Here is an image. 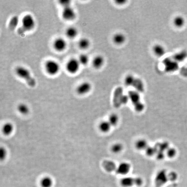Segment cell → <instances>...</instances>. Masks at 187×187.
Segmentation results:
<instances>
[{"mask_svg": "<svg viewBox=\"0 0 187 187\" xmlns=\"http://www.w3.org/2000/svg\"><path fill=\"white\" fill-rule=\"evenodd\" d=\"M35 24L34 16L30 14H26L22 19L21 26L17 29V34L22 35L27 32L32 30L34 28Z\"/></svg>", "mask_w": 187, "mask_h": 187, "instance_id": "cell-1", "label": "cell"}, {"mask_svg": "<svg viewBox=\"0 0 187 187\" xmlns=\"http://www.w3.org/2000/svg\"><path fill=\"white\" fill-rule=\"evenodd\" d=\"M15 71L16 75L25 80L27 84L31 87H34L36 85V80L33 77L30 71L27 68L21 66H17L15 69Z\"/></svg>", "mask_w": 187, "mask_h": 187, "instance_id": "cell-2", "label": "cell"}, {"mask_svg": "<svg viewBox=\"0 0 187 187\" xmlns=\"http://www.w3.org/2000/svg\"><path fill=\"white\" fill-rule=\"evenodd\" d=\"M121 185L123 187H131L134 185L140 186L143 184V180L140 177H126L121 179Z\"/></svg>", "mask_w": 187, "mask_h": 187, "instance_id": "cell-3", "label": "cell"}, {"mask_svg": "<svg viewBox=\"0 0 187 187\" xmlns=\"http://www.w3.org/2000/svg\"><path fill=\"white\" fill-rule=\"evenodd\" d=\"M45 69L49 75L53 76L57 74L60 70L59 64L54 60H48L45 64Z\"/></svg>", "mask_w": 187, "mask_h": 187, "instance_id": "cell-4", "label": "cell"}, {"mask_svg": "<svg viewBox=\"0 0 187 187\" xmlns=\"http://www.w3.org/2000/svg\"><path fill=\"white\" fill-rule=\"evenodd\" d=\"M168 181V175H167L166 170L164 169L160 170L157 173L155 178V187H162L166 184Z\"/></svg>", "mask_w": 187, "mask_h": 187, "instance_id": "cell-5", "label": "cell"}, {"mask_svg": "<svg viewBox=\"0 0 187 187\" xmlns=\"http://www.w3.org/2000/svg\"><path fill=\"white\" fill-rule=\"evenodd\" d=\"M80 64L78 59L72 58L67 62L66 64V69L69 73L75 74L79 71Z\"/></svg>", "mask_w": 187, "mask_h": 187, "instance_id": "cell-6", "label": "cell"}, {"mask_svg": "<svg viewBox=\"0 0 187 187\" xmlns=\"http://www.w3.org/2000/svg\"><path fill=\"white\" fill-rule=\"evenodd\" d=\"M62 16L65 20L70 21L75 19L76 14L75 11L70 6L63 8L62 12Z\"/></svg>", "mask_w": 187, "mask_h": 187, "instance_id": "cell-7", "label": "cell"}, {"mask_svg": "<svg viewBox=\"0 0 187 187\" xmlns=\"http://www.w3.org/2000/svg\"><path fill=\"white\" fill-rule=\"evenodd\" d=\"M123 89L121 87H119L115 89L113 95V103L114 107L119 108L121 105V101L123 94Z\"/></svg>", "mask_w": 187, "mask_h": 187, "instance_id": "cell-8", "label": "cell"}, {"mask_svg": "<svg viewBox=\"0 0 187 187\" xmlns=\"http://www.w3.org/2000/svg\"><path fill=\"white\" fill-rule=\"evenodd\" d=\"M54 49L58 52L63 51L67 47L66 41L65 39L61 37L57 38L54 41L53 43Z\"/></svg>", "mask_w": 187, "mask_h": 187, "instance_id": "cell-9", "label": "cell"}, {"mask_svg": "<svg viewBox=\"0 0 187 187\" xmlns=\"http://www.w3.org/2000/svg\"><path fill=\"white\" fill-rule=\"evenodd\" d=\"M92 89V85L89 82L84 81L78 86L77 88V92L79 94L82 95L90 92Z\"/></svg>", "mask_w": 187, "mask_h": 187, "instance_id": "cell-10", "label": "cell"}, {"mask_svg": "<svg viewBox=\"0 0 187 187\" xmlns=\"http://www.w3.org/2000/svg\"><path fill=\"white\" fill-rule=\"evenodd\" d=\"M130 168L131 166L129 163L127 162H122L116 168V173L119 175H126L130 171Z\"/></svg>", "mask_w": 187, "mask_h": 187, "instance_id": "cell-11", "label": "cell"}, {"mask_svg": "<svg viewBox=\"0 0 187 187\" xmlns=\"http://www.w3.org/2000/svg\"><path fill=\"white\" fill-rule=\"evenodd\" d=\"M128 95L130 100L132 102L134 106L141 103L140 102V96L139 93L136 91H129Z\"/></svg>", "mask_w": 187, "mask_h": 187, "instance_id": "cell-12", "label": "cell"}, {"mask_svg": "<svg viewBox=\"0 0 187 187\" xmlns=\"http://www.w3.org/2000/svg\"><path fill=\"white\" fill-rule=\"evenodd\" d=\"M166 69L168 71H174L179 68L178 62L173 61L170 59H166L165 62Z\"/></svg>", "mask_w": 187, "mask_h": 187, "instance_id": "cell-13", "label": "cell"}, {"mask_svg": "<svg viewBox=\"0 0 187 187\" xmlns=\"http://www.w3.org/2000/svg\"><path fill=\"white\" fill-rule=\"evenodd\" d=\"M104 59L103 57L100 55L97 56L92 60V66L95 69H99L104 65Z\"/></svg>", "mask_w": 187, "mask_h": 187, "instance_id": "cell-14", "label": "cell"}, {"mask_svg": "<svg viewBox=\"0 0 187 187\" xmlns=\"http://www.w3.org/2000/svg\"><path fill=\"white\" fill-rule=\"evenodd\" d=\"M103 166L105 170L108 172L114 171L116 169L115 163L110 160L104 161L103 162Z\"/></svg>", "mask_w": 187, "mask_h": 187, "instance_id": "cell-15", "label": "cell"}, {"mask_svg": "<svg viewBox=\"0 0 187 187\" xmlns=\"http://www.w3.org/2000/svg\"><path fill=\"white\" fill-rule=\"evenodd\" d=\"M132 86L136 89L137 92H143L144 91V86L141 80L135 78Z\"/></svg>", "mask_w": 187, "mask_h": 187, "instance_id": "cell-16", "label": "cell"}, {"mask_svg": "<svg viewBox=\"0 0 187 187\" xmlns=\"http://www.w3.org/2000/svg\"><path fill=\"white\" fill-rule=\"evenodd\" d=\"M113 41L114 43L116 44H122L126 41V37L123 34L117 33L113 36Z\"/></svg>", "mask_w": 187, "mask_h": 187, "instance_id": "cell-17", "label": "cell"}, {"mask_svg": "<svg viewBox=\"0 0 187 187\" xmlns=\"http://www.w3.org/2000/svg\"><path fill=\"white\" fill-rule=\"evenodd\" d=\"M19 23L18 16L15 15L13 16L10 20L8 23V28L11 30H14L17 27Z\"/></svg>", "mask_w": 187, "mask_h": 187, "instance_id": "cell-18", "label": "cell"}, {"mask_svg": "<svg viewBox=\"0 0 187 187\" xmlns=\"http://www.w3.org/2000/svg\"><path fill=\"white\" fill-rule=\"evenodd\" d=\"M153 51L157 57H161L166 53L165 48L161 45H155L153 47Z\"/></svg>", "mask_w": 187, "mask_h": 187, "instance_id": "cell-19", "label": "cell"}, {"mask_svg": "<svg viewBox=\"0 0 187 187\" xmlns=\"http://www.w3.org/2000/svg\"><path fill=\"white\" fill-rule=\"evenodd\" d=\"M78 31L77 28L74 27H70L67 29L66 31V35L70 39H74L78 35Z\"/></svg>", "mask_w": 187, "mask_h": 187, "instance_id": "cell-20", "label": "cell"}, {"mask_svg": "<svg viewBox=\"0 0 187 187\" xmlns=\"http://www.w3.org/2000/svg\"><path fill=\"white\" fill-rule=\"evenodd\" d=\"M90 45V41L86 38H81L78 42V46L81 49H87Z\"/></svg>", "mask_w": 187, "mask_h": 187, "instance_id": "cell-21", "label": "cell"}, {"mask_svg": "<svg viewBox=\"0 0 187 187\" xmlns=\"http://www.w3.org/2000/svg\"><path fill=\"white\" fill-rule=\"evenodd\" d=\"M136 147L138 150H146L147 148L148 144L147 141L144 139H139L136 143Z\"/></svg>", "mask_w": 187, "mask_h": 187, "instance_id": "cell-22", "label": "cell"}, {"mask_svg": "<svg viewBox=\"0 0 187 187\" xmlns=\"http://www.w3.org/2000/svg\"><path fill=\"white\" fill-rule=\"evenodd\" d=\"M187 57V52L185 51H181L179 53L176 54L174 56V59L177 62H182L185 60Z\"/></svg>", "mask_w": 187, "mask_h": 187, "instance_id": "cell-23", "label": "cell"}, {"mask_svg": "<svg viewBox=\"0 0 187 187\" xmlns=\"http://www.w3.org/2000/svg\"><path fill=\"white\" fill-rule=\"evenodd\" d=\"M155 147L157 148V150L159 151L164 152L167 151L169 148V143L167 142H163L162 143H158L156 145Z\"/></svg>", "mask_w": 187, "mask_h": 187, "instance_id": "cell-24", "label": "cell"}, {"mask_svg": "<svg viewBox=\"0 0 187 187\" xmlns=\"http://www.w3.org/2000/svg\"><path fill=\"white\" fill-rule=\"evenodd\" d=\"M174 24L177 27H183L185 24V20L183 17L181 16H177L174 20Z\"/></svg>", "mask_w": 187, "mask_h": 187, "instance_id": "cell-25", "label": "cell"}, {"mask_svg": "<svg viewBox=\"0 0 187 187\" xmlns=\"http://www.w3.org/2000/svg\"><path fill=\"white\" fill-rule=\"evenodd\" d=\"M111 125L108 121L102 122L99 125V129L101 131L104 133H107L111 129Z\"/></svg>", "mask_w": 187, "mask_h": 187, "instance_id": "cell-26", "label": "cell"}, {"mask_svg": "<svg viewBox=\"0 0 187 187\" xmlns=\"http://www.w3.org/2000/svg\"><path fill=\"white\" fill-rule=\"evenodd\" d=\"M78 60H79L80 64L85 66L89 63V57L88 55H86L85 54H82L80 55L79 59H78Z\"/></svg>", "mask_w": 187, "mask_h": 187, "instance_id": "cell-27", "label": "cell"}, {"mask_svg": "<svg viewBox=\"0 0 187 187\" xmlns=\"http://www.w3.org/2000/svg\"><path fill=\"white\" fill-rule=\"evenodd\" d=\"M119 121V117L116 114H112L110 115L109 117L108 121L109 122L111 126H115L118 123Z\"/></svg>", "mask_w": 187, "mask_h": 187, "instance_id": "cell-28", "label": "cell"}, {"mask_svg": "<svg viewBox=\"0 0 187 187\" xmlns=\"http://www.w3.org/2000/svg\"><path fill=\"white\" fill-rule=\"evenodd\" d=\"M41 185L42 187H51L52 185V181L49 177H46L42 179Z\"/></svg>", "mask_w": 187, "mask_h": 187, "instance_id": "cell-29", "label": "cell"}, {"mask_svg": "<svg viewBox=\"0 0 187 187\" xmlns=\"http://www.w3.org/2000/svg\"><path fill=\"white\" fill-rule=\"evenodd\" d=\"M135 78H136L134 77V76L131 75H129L126 76V78H125V80H124L125 84L127 86H132Z\"/></svg>", "mask_w": 187, "mask_h": 187, "instance_id": "cell-30", "label": "cell"}, {"mask_svg": "<svg viewBox=\"0 0 187 187\" xmlns=\"http://www.w3.org/2000/svg\"><path fill=\"white\" fill-rule=\"evenodd\" d=\"M123 148V145L119 143H117L113 145L112 147V151L114 153H118L121 151Z\"/></svg>", "mask_w": 187, "mask_h": 187, "instance_id": "cell-31", "label": "cell"}, {"mask_svg": "<svg viewBox=\"0 0 187 187\" xmlns=\"http://www.w3.org/2000/svg\"><path fill=\"white\" fill-rule=\"evenodd\" d=\"M158 151L156 147H148L146 149V154L148 157H152L155 154H157Z\"/></svg>", "mask_w": 187, "mask_h": 187, "instance_id": "cell-32", "label": "cell"}, {"mask_svg": "<svg viewBox=\"0 0 187 187\" xmlns=\"http://www.w3.org/2000/svg\"><path fill=\"white\" fill-rule=\"evenodd\" d=\"M13 126L11 124H7L4 125L3 127V132L6 135L11 134L13 130Z\"/></svg>", "mask_w": 187, "mask_h": 187, "instance_id": "cell-33", "label": "cell"}, {"mask_svg": "<svg viewBox=\"0 0 187 187\" xmlns=\"http://www.w3.org/2000/svg\"><path fill=\"white\" fill-rule=\"evenodd\" d=\"M176 150L174 148H169L167 150V155L169 158H172L176 155Z\"/></svg>", "mask_w": 187, "mask_h": 187, "instance_id": "cell-34", "label": "cell"}, {"mask_svg": "<svg viewBox=\"0 0 187 187\" xmlns=\"http://www.w3.org/2000/svg\"><path fill=\"white\" fill-rule=\"evenodd\" d=\"M18 110L23 114H27L29 112L28 108L25 104L20 105L18 107Z\"/></svg>", "mask_w": 187, "mask_h": 187, "instance_id": "cell-35", "label": "cell"}, {"mask_svg": "<svg viewBox=\"0 0 187 187\" xmlns=\"http://www.w3.org/2000/svg\"><path fill=\"white\" fill-rule=\"evenodd\" d=\"M168 178H169V181H175L177 180V178H178V175L174 171H172L168 174Z\"/></svg>", "mask_w": 187, "mask_h": 187, "instance_id": "cell-36", "label": "cell"}, {"mask_svg": "<svg viewBox=\"0 0 187 187\" xmlns=\"http://www.w3.org/2000/svg\"><path fill=\"white\" fill-rule=\"evenodd\" d=\"M59 2V4L63 7V8L70 6L71 4V1H60Z\"/></svg>", "mask_w": 187, "mask_h": 187, "instance_id": "cell-37", "label": "cell"}, {"mask_svg": "<svg viewBox=\"0 0 187 187\" xmlns=\"http://www.w3.org/2000/svg\"><path fill=\"white\" fill-rule=\"evenodd\" d=\"M165 155L163 152L158 151L157 153V158L158 160H162L164 158Z\"/></svg>", "mask_w": 187, "mask_h": 187, "instance_id": "cell-38", "label": "cell"}, {"mask_svg": "<svg viewBox=\"0 0 187 187\" xmlns=\"http://www.w3.org/2000/svg\"><path fill=\"white\" fill-rule=\"evenodd\" d=\"M130 100L129 97L128 95H123L122 96L121 101V103L122 104H126L128 102L129 100Z\"/></svg>", "mask_w": 187, "mask_h": 187, "instance_id": "cell-39", "label": "cell"}, {"mask_svg": "<svg viewBox=\"0 0 187 187\" xmlns=\"http://www.w3.org/2000/svg\"><path fill=\"white\" fill-rule=\"evenodd\" d=\"M1 159H4L5 158V156H6V151H5V149L4 148H2L1 149Z\"/></svg>", "mask_w": 187, "mask_h": 187, "instance_id": "cell-40", "label": "cell"}, {"mask_svg": "<svg viewBox=\"0 0 187 187\" xmlns=\"http://www.w3.org/2000/svg\"><path fill=\"white\" fill-rule=\"evenodd\" d=\"M182 75L187 77V68H184L181 71Z\"/></svg>", "mask_w": 187, "mask_h": 187, "instance_id": "cell-41", "label": "cell"}, {"mask_svg": "<svg viewBox=\"0 0 187 187\" xmlns=\"http://www.w3.org/2000/svg\"><path fill=\"white\" fill-rule=\"evenodd\" d=\"M126 2V1H124V0H117V1H116V3L119 4H124Z\"/></svg>", "mask_w": 187, "mask_h": 187, "instance_id": "cell-42", "label": "cell"}]
</instances>
